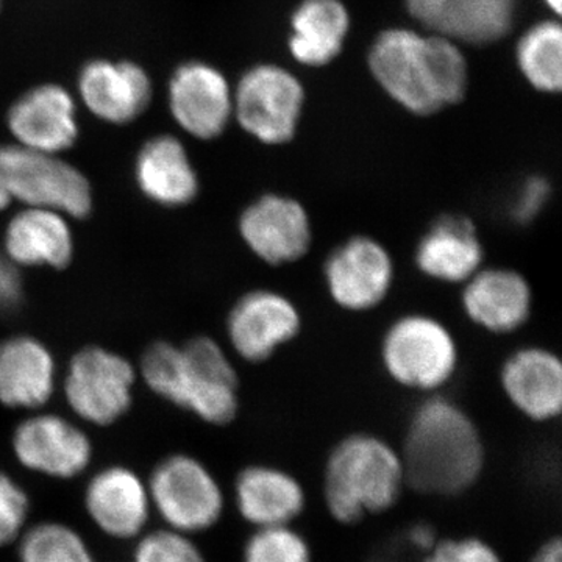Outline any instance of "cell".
Wrapping results in <instances>:
<instances>
[{"label":"cell","instance_id":"obj_1","mask_svg":"<svg viewBox=\"0 0 562 562\" xmlns=\"http://www.w3.org/2000/svg\"><path fill=\"white\" fill-rule=\"evenodd\" d=\"M405 483L428 495L462 494L482 475L479 428L457 403L435 397L413 413L401 453Z\"/></svg>","mask_w":562,"mask_h":562},{"label":"cell","instance_id":"obj_2","mask_svg":"<svg viewBox=\"0 0 562 562\" xmlns=\"http://www.w3.org/2000/svg\"><path fill=\"white\" fill-rule=\"evenodd\" d=\"M140 373L155 394L209 424L227 425L238 414V375L209 336H195L181 347L151 344L140 360Z\"/></svg>","mask_w":562,"mask_h":562},{"label":"cell","instance_id":"obj_3","mask_svg":"<svg viewBox=\"0 0 562 562\" xmlns=\"http://www.w3.org/2000/svg\"><path fill=\"white\" fill-rule=\"evenodd\" d=\"M405 484L401 453L379 436L358 432L333 449L325 465V502L338 522L390 509Z\"/></svg>","mask_w":562,"mask_h":562},{"label":"cell","instance_id":"obj_4","mask_svg":"<svg viewBox=\"0 0 562 562\" xmlns=\"http://www.w3.org/2000/svg\"><path fill=\"white\" fill-rule=\"evenodd\" d=\"M387 375L408 390L431 392L446 386L458 368L452 331L427 314H406L392 322L382 341Z\"/></svg>","mask_w":562,"mask_h":562},{"label":"cell","instance_id":"obj_5","mask_svg":"<svg viewBox=\"0 0 562 562\" xmlns=\"http://www.w3.org/2000/svg\"><path fill=\"white\" fill-rule=\"evenodd\" d=\"M0 166L11 201L57 211L72 220H83L91 213L90 181L57 155L11 144L0 147Z\"/></svg>","mask_w":562,"mask_h":562},{"label":"cell","instance_id":"obj_6","mask_svg":"<svg viewBox=\"0 0 562 562\" xmlns=\"http://www.w3.org/2000/svg\"><path fill=\"white\" fill-rule=\"evenodd\" d=\"M147 491L161 519L184 535L214 527L224 509L220 483L201 461L188 454H171L160 461Z\"/></svg>","mask_w":562,"mask_h":562},{"label":"cell","instance_id":"obj_7","mask_svg":"<svg viewBox=\"0 0 562 562\" xmlns=\"http://www.w3.org/2000/svg\"><path fill=\"white\" fill-rule=\"evenodd\" d=\"M136 372L132 362L102 347H85L70 360L65 394L72 412L106 427L131 408Z\"/></svg>","mask_w":562,"mask_h":562},{"label":"cell","instance_id":"obj_8","mask_svg":"<svg viewBox=\"0 0 562 562\" xmlns=\"http://www.w3.org/2000/svg\"><path fill=\"white\" fill-rule=\"evenodd\" d=\"M303 105L302 85L277 66H257L239 81L235 109L244 131L261 143L294 138Z\"/></svg>","mask_w":562,"mask_h":562},{"label":"cell","instance_id":"obj_9","mask_svg":"<svg viewBox=\"0 0 562 562\" xmlns=\"http://www.w3.org/2000/svg\"><path fill=\"white\" fill-rule=\"evenodd\" d=\"M324 277L336 305L347 312H371L390 294L394 261L371 236H351L328 255Z\"/></svg>","mask_w":562,"mask_h":562},{"label":"cell","instance_id":"obj_10","mask_svg":"<svg viewBox=\"0 0 562 562\" xmlns=\"http://www.w3.org/2000/svg\"><path fill=\"white\" fill-rule=\"evenodd\" d=\"M369 65L391 98L416 114L443 109L436 92L427 38L409 31H387L376 38Z\"/></svg>","mask_w":562,"mask_h":562},{"label":"cell","instance_id":"obj_11","mask_svg":"<svg viewBox=\"0 0 562 562\" xmlns=\"http://www.w3.org/2000/svg\"><path fill=\"white\" fill-rule=\"evenodd\" d=\"M239 235L251 254L271 266L291 265L308 254L313 243L308 211L290 195H261L243 211Z\"/></svg>","mask_w":562,"mask_h":562},{"label":"cell","instance_id":"obj_12","mask_svg":"<svg viewBox=\"0 0 562 562\" xmlns=\"http://www.w3.org/2000/svg\"><path fill=\"white\" fill-rule=\"evenodd\" d=\"M302 328V316L286 295L271 290L244 294L227 317V336L233 350L249 362L269 360Z\"/></svg>","mask_w":562,"mask_h":562},{"label":"cell","instance_id":"obj_13","mask_svg":"<svg viewBox=\"0 0 562 562\" xmlns=\"http://www.w3.org/2000/svg\"><path fill=\"white\" fill-rule=\"evenodd\" d=\"M11 446L22 468L52 479H76L92 458L90 438L57 414H38L22 420Z\"/></svg>","mask_w":562,"mask_h":562},{"label":"cell","instance_id":"obj_14","mask_svg":"<svg viewBox=\"0 0 562 562\" xmlns=\"http://www.w3.org/2000/svg\"><path fill=\"white\" fill-rule=\"evenodd\" d=\"M169 106L177 124L198 139H214L231 121V88L221 72L203 63H187L169 83Z\"/></svg>","mask_w":562,"mask_h":562},{"label":"cell","instance_id":"obj_15","mask_svg":"<svg viewBox=\"0 0 562 562\" xmlns=\"http://www.w3.org/2000/svg\"><path fill=\"white\" fill-rule=\"evenodd\" d=\"M11 135L25 149L58 155L79 136L76 105L65 88L43 85L25 92L7 116Z\"/></svg>","mask_w":562,"mask_h":562},{"label":"cell","instance_id":"obj_16","mask_svg":"<svg viewBox=\"0 0 562 562\" xmlns=\"http://www.w3.org/2000/svg\"><path fill=\"white\" fill-rule=\"evenodd\" d=\"M83 503L92 522L110 538H136L149 520V491L135 472L122 465L95 473Z\"/></svg>","mask_w":562,"mask_h":562},{"label":"cell","instance_id":"obj_17","mask_svg":"<svg viewBox=\"0 0 562 562\" xmlns=\"http://www.w3.org/2000/svg\"><path fill=\"white\" fill-rule=\"evenodd\" d=\"M465 316L486 331L506 335L527 324L532 308L530 283L506 268L480 269L461 295Z\"/></svg>","mask_w":562,"mask_h":562},{"label":"cell","instance_id":"obj_18","mask_svg":"<svg viewBox=\"0 0 562 562\" xmlns=\"http://www.w3.org/2000/svg\"><path fill=\"white\" fill-rule=\"evenodd\" d=\"M79 91L91 113L111 124L135 121L151 101L149 76L131 61L88 63L80 72Z\"/></svg>","mask_w":562,"mask_h":562},{"label":"cell","instance_id":"obj_19","mask_svg":"<svg viewBox=\"0 0 562 562\" xmlns=\"http://www.w3.org/2000/svg\"><path fill=\"white\" fill-rule=\"evenodd\" d=\"M483 244L475 224L462 214H443L422 235L414 261L428 279L465 283L482 269Z\"/></svg>","mask_w":562,"mask_h":562},{"label":"cell","instance_id":"obj_20","mask_svg":"<svg viewBox=\"0 0 562 562\" xmlns=\"http://www.w3.org/2000/svg\"><path fill=\"white\" fill-rule=\"evenodd\" d=\"M501 383L517 412L535 422L552 420L562 408V366L553 351L524 347L502 366Z\"/></svg>","mask_w":562,"mask_h":562},{"label":"cell","instance_id":"obj_21","mask_svg":"<svg viewBox=\"0 0 562 562\" xmlns=\"http://www.w3.org/2000/svg\"><path fill=\"white\" fill-rule=\"evenodd\" d=\"M406 7L443 38L473 44L503 38L514 16V0H406Z\"/></svg>","mask_w":562,"mask_h":562},{"label":"cell","instance_id":"obj_22","mask_svg":"<svg viewBox=\"0 0 562 562\" xmlns=\"http://www.w3.org/2000/svg\"><path fill=\"white\" fill-rule=\"evenodd\" d=\"M2 251L16 268H68L74 257L68 217L57 211L25 206L7 225Z\"/></svg>","mask_w":562,"mask_h":562},{"label":"cell","instance_id":"obj_23","mask_svg":"<svg viewBox=\"0 0 562 562\" xmlns=\"http://www.w3.org/2000/svg\"><path fill=\"white\" fill-rule=\"evenodd\" d=\"M55 390V361L49 349L32 336L0 342V403L9 408L36 409Z\"/></svg>","mask_w":562,"mask_h":562},{"label":"cell","instance_id":"obj_24","mask_svg":"<svg viewBox=\"0 0 562 562\" xmlns=\"http://www.w3.org/2000/svg\"><path fill=\"white\" fill-rule=\"evenodd\" d=\"M139 190L158 205L184 206L199 194V177L183 144L171 135L155 136L136 158Z\"/></svg>","mask_w":562,"mask_h":562},{"label":"cell","instance_id":"obj_25","mask_svg":"<svg viewBox=\"0 0 562 562\" xmlns=\"http://www.w3.org/2000/svg\"><path fill=\"white\" fill-rule=\"evenodd\" d=\"M236 505L244 519L258 528L288 525L303 512L305 492L288 472L250 465L236 479Z\"/></svg>","mask_w":562,"mask_h":562},{"label":"cell","instance_id":"obj_26","mask_svg":"<svg viewBox=\"0 0 562 562\" xmlns=\"http://www.w3.org/2000/svg\"><path fill=\"white\" fill-rule=\"evenodd\" d=\"M290 47L303 65L330 63L342 49L349 14L339 0H305L292 16Z\"/></svg>","mask_w":562,"mask_h":562},{"label":"cell","instance_id":"obj_27","mask_svg":"<svg viewBox=\"0 0 562 562\" xmlns=\"http://www.w3.org/2000/svg\"><path fill=\"white\" fill-rule=\"evenodd\" d=\"M562 33L557 22L535 25L520 40L517 58L532 87L547 92L561 90Z\"/></svg>","mask_w":562,"mask_h":562},{"label":"cell","instance_id":"obj_28","mask_svg":"<svg viewBox=\"0 0 562 562\" xmlns=\"http://www.w3.org/2000/svg\"><path fill=\"white\" fill-rule=\"evenodd\" d=\"M20 562H95L90 547L69 525L41 522L22 532Z\"/></svg>","mask_w":562,"mask_h":562},{"label":"cell","instance_id":"obj_29","mask_svg":"<svg viewBox=\"0 0 562 562\" xmlns=\"http://www.w3.org/2000/svg\"><path fill=\"white\" fill-rule=\"evenodd\" d=\"M244 562H312L308 543L288 525L258 528L244 549Z\"/></svg>","mask_w":562,"mask_h":562},{"label":"cell","instance_id":"obj_30","mask_svg":"<svg viewBox=\"0 0 562 562\" xmlns=\"http://www.w3.org/2000/svg\"><path fill=\"white\" fill-rule=\"evenodd\" d=\"M436 92L442 106L460 102L468 87V68L458 47L443 36L427 38Z\"/></svg>","mask_w":562,"mask_h":562},{"label":"cell","instance_id":"obj_31","mask_svg":"<svg viewBox=\"0 0 562 562\" xmlns=\"http://www.w3.org/2000/svg\"><path fill=\"white\" fill-rule=\"evenodd\" d=\"M135 562H206L201 549L184 532L158 530L144 536L135 550Z\"/></svg>","mask_w":562,"mask_h":562},{"label":"cell","instance_id":"obj_32","mask_svg":"<svg viewBox=\"0 0 562 562\" xmlns=\"http://www.w3.org/2000/svg\"><path fill=\"white\" fill-rule=\"evenodd\" d=\"M31 501L27 492L9 473L0 472V547L21 538L27 522Z\"/></svg>","mask_w":562,"mask_h":562},{"label":"cell","instance_id":"obj_33","mask_svg":"<svg viewBox=\"0 0 562 562\" xmlns=\"http://www.w3.org/2000/svg\"><path fill=\"white\" fill-rule=\"evenodd\" d=\"M424 562H502L497 552L482 539L436 542Z\"/></svg>","mask_w":562,"mask_h":562},{"label":"cell","instance_id":"obj_34","mask_svg":"<svg viewBox=\"0 0 562 562\" xmlns=\"http://www.w3.org/2000/svg\"><path fill=\"white\" fill-rule=\"evenodd\" d=\"M550 201V184L542 177L525 180L522 187L514 194L509 214L517 224L535 221Z\"/></svg>","mask_w":562,"mask_h":562},{"label":"cell","instance_id":"obj_35","mask_svg":"<svg viewBox=\"0 0 562 562\" xmlns=\"http://www.w3.org/2000/svg\"><path fill=\"white\" fill-rule=\"evenodd\" d=\"M22 301L20 272L0 250V314L11 313Z\"/></svg>","mask_w":562,"mask_h":562},{"label":"cell","instance_id":"obj_36","mask_svg":"<svg viewBox=\"0 0 562 562\" xmlns=\"http://www.w3.org/2000/svg\"><path fill=\"white\" fill-rule=\"evenodd\" d=\"M562 546L561 539H552V541L543 543L538 553L535 554L531 562H561Z\"/></svg>","mask_w":562,"mask_h":562},{"label":"cell","instance_id":"obj_37","mask_svg":"<svg viewBox=\"0 0 562 562\" xmlns=\"http://www.w3.org/2000/svg\"><path fill=\"white\" fill-rule=\"evenodd\" d=\"M413 542L416 543L417 547L424 550H431L435 547V532H432L431 528L428 525H419V527L414 528L412 531Z\"/></svg>","mask_w":562,"mask_h":562},{"label":"cell","instance_id":"obj_38","mask_svg":"<svg viewBox=\"0 0 562 562\" xmlns=\"http://www.w3.org/2000/svg\"><path fill=\"white\" fill-rule=\"evenodd\" d=\"M11 203L9 188H7L5 177H3L2 166H0V211L5 210Z\"/></svg>","mask_w":562,"mask_h":562},{"label":"cell","instance_id":"obj_39","mask_svg":"<svg viewBox=\"0 0 562 562\" xmlns=\"http://www.w3.org/2000/svg\"><path fill=\"white\" fill-rule=\"evenodd\" d=\"M550 7H552L554 13H560L561 11V0H546Z\"/></svg>","mask_w":562,"mask_h":562}]
</instances>
